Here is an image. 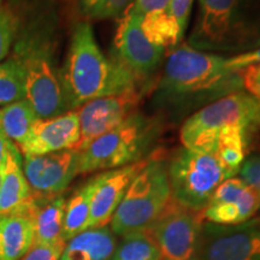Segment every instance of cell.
Instances as JSON below:
<instances>
[{"mask_svg":"<svg viewBox=\"0 0 260 260\" xmlns=\"http://www.w3.org/2000/svg\"><path fill=\"white\" fill-rule=\"evenodd\" d=\"M241 90V73L226 67V57L181 44L164 61L152 106L162 123L184 122L203 107Z\"/></svg>","mask_w":260,"mask_h":260,"instance_id":"cell-1","label":"cell"},{"mask_svg":"<svg viewBox=\"0 0 260 260\" xmlns=\"http://www.w3.org/2000/svg\"><path fill=\"white\" fill-rule=\"evenodd\" d=\"M60 80L69 111L98 98L140 89L125 67L104 54L88 21L75 25Z\"/></svg>","mask_w":260,"mask_h":260,"instance_id":"cell-2","label":"cell"},{"mask_svg":"<svg viewBox=\"0 0 260 260\" xmlns=\"http://www.w3.org/2000/svg\"><path fill=\"white\" fill-rule=\"evenodd\" d=\"M161 133L162 122L158 117L136 111L121 125L79 151V175L115 170L145 160Z\"/></svg>","mask_w":260,"mask_h":260,"instance_id":"cell-3","label":"cell"},{"mask_svg":"<svg viewBox=\"0 0 260 260\" xmlns=\"http://www.w3.org/2000/svg\"><path fill=\"white\" fill-rule=\"evenodd\" d=\"M260 125V100L245 90L224 96L182 123V146L193 151L214 154L223 136L233 133H252Z\"/></svg>","mask_w":260,"mask_h":260,"instance_id":"cell-4","label":"cell"},{"mask_svg":"<svg viewBox=\"0 0 260 260\" xmlns=\"http://www.w3.org/2000/svg\"><path fill=\"white\" fill-rule=\"evenodd\" d=\"M246 4L247 0H198L197 19L187 45L219 56L255 48Z\"/></svg>","mask_w":260,"mask_h":260,"instance_id":"cell-5","label":"cell"},{"mask_svg":"<svg viewBox=\"0 0 260 260\" xmlns=\"http://www.w3.org/2000/svg\"><path fill=\"white\" fill-rule=\"evenodd\" d=\"M170 201L168 160L153 154L130 183L113 213L110 229L116 236L147 230Z\"/></svg>","mask_w":260,"mask_h":260,"instance_id":"cell-6","label":"cell"},{"mask_svg":"<svg viewBox=\"0 0 260 260\" xmlns=\"http://www.w3.org/2000/svg\"><path fill=\"white\" fill-rule=\"evenodd\" d=\"M168 175L171 199L195 212H204L219 184L235 177L214 154L183 146L168 160Z\"/></svg>","mask_w":260,"mask_h":260,"instance_id":"cell-7","label":"cell"},{"mask_svg":"<svg viewBox=\"0 0 260 260\" xmlns=\"http://www.w3.org/2000/svg\"><path fill=\"white\" fill-rule=\"evenodd\" d=\"M17 57L24 68L25 100L38 118H51L69 111L60 74L52 61L50 45L40 40L25 41Z\"/></svg>","mask_w":260,"mask_h":260,"instance_id":"cell-8","label":"cell"},{"mask_svg":"<svg viewBox=\"0 0 260 260\" xmlns=\"http://www.w3.org/2000/svg\"><path fill=\"white\" fill-rule=\"evenodd\" d=\"M115 59L125 67L144 92L152 83L157 82L155 75L165 61L167 50L152 44L141 28V18L130 3L121 15L115 39Z\"/></svg>","mask_w":260,"mask_h":260,"instance_id":"cell-9","label":"cell"},{"mask_svg":"<svg viewBox=\"0 0 260 260\" xmlns=\"http://www.w3.org/2000/svg\"><path fill=\"white\" fill-rule=\"evenodd\" d=\"M203 225V212L186 209L171 199L147 232L164 260H193Z\"/></svg>","mask_w":260,"mask_h":260,"instance_id":"cell-10","label":"cell"},{"mask_svg":"<svg viewBox=\"0 0 260 260\" xmlns=\"http://www.w3.org/2000/svg\"><path fill=\"white\" fill-rule=\"evenodd\" d=\"M193 260H260V224L204 223Z\"/></svg>","mask_w":260,"mask_h":260,"instance_id":"cell-11","label":"cell"},{"mask_svg":"<svg viewBox=\"0 0 260 260\" xmlns=\"http://www.w3.org/2000/svg\"><path fill=\"white\" fill-rule=\"evenodd\" d=\"M144 93L135 89L118 95L98 98L79 107L81 139L77 151H82L90 142L121 125L138 111Z\"/></svg>","mask_w":260,"mask_h":260,"instance_id":"cell-12","label":"cell"},{"mask_svg":"<svg viewBox=\"0 0 260 260\" xmlns=\"http://www.w3.org/2000/svg\"><path fill=\"white\" fill-rule=\"evenodd\" d=\"M23 172L32 195H59L79 175V151L67 149L24 157Z\"/></svg>","mask_w":260,"mask_h":260,"instance_id":"cell-13","label":"cell"},{"mask_svg":"<svg viewBox=\"0 0 260 260\" xmlns=\"http://www.w3.org/2000/svg\"><path fill=\"white\" fill-rule=\"evenodd\" d=\"M260 207V194L240 177H230L219 184L205 207L204 219L219 225L248 222Z\"/></svg>","mask_w":260,"mask_h":260,"instance_id":"cell-14","label":"cell"},{"mask_svg":"<svg viewBox=\"0 0 260 260\" xmlns=\"http://www.w3.org/2000/svg\"><path fill=\"white\" fill-rule=\"evenodd\" d=\"M81 139L77 112L68 111L51 118L37 119L18 149L24 157L76 149Z\"/></svg>","mask_w":260,"mask_h":260,"instance_id":"cell-15","label":"cell"},{"mask_svg":"<svg viewBox=\"0 0 260 260\" xmlns=\"http://www.w3.org/2000/svg\"><path fill=\"white\" fill-rule=\"evenodd\" d=\"M146 161L147 159L99 174V181L90 203L87 230L106 226L111 222L113 213L121 204L126 189L140 170L145 167Z\"/></svg>","mask_w":260,"mask_h":260,"instance_id":"cell-16","label":"cell"},{"mask_svg":"<svg viewBox=\"0 0 260 260\" xmlns=\"http://www.w3.org/2000/svg\"><path fill=\"white\" fill-rule=\"evenodd\" d=\"M170 0H133L132 6L141 18V28L152 44L172 51L183 37L169 15Z\"/></svg>","mask_w":260,"mask_h":260,"instance_id":"cell-17","label":"cell"},{"mask_svg":"<svg viewBox=\"0 0 260 260\" xmlns=\"http://www.w3.org/2000/svg\"><path fill=\"white\" fill-rule=\"evenodd\" d=\"M65 205L67 199L63 194L53 197H37L31 194L25 201V207L34 225V243H54L63 240L61 232Z\"/></svg>","mask_w":260,"mask_h":260,"instance_id":"cell-18","label":"cell"},{"mask_svg":"<svg viewBox=\"0 0 260 260\" xmlns=\"http://www.w3.org/2000/svg\"><path fill=\"white\" fill-rule=\"evenodd\" d=\"M34 245V225L25 203L0 214V260H21Z\"/></svg>","mask_w":260,"mask_h":260,"instance_id":"cell-19","label":"cell"},{"mask_svg":"<svg viewBox=\"0 0 260 260\" xmlns=\"http://www.w3.org/2000/svg\"><path fill=\"white\" fill-rule=\"evenodd\" d=\"M116 246L110 226L88 229L67 242L59 260H111Z\"/></svg>","mask_w":260,"mask_h":260,"instance_id":"cell-20","label":"cell"},{"mask_svg":"<svg viewBox=\"0 0 260 260\" xmlns=\"http://www.w3.org/2000/svg\"><path fill=\"white\" fill-rule=\"evenodd\" d=\"M31 197L27 178L21 162V153L17 145L12 142L5 161L3 184L0 188V214L18 209Z\"/></svg>","mask_w":260,"mask_h":260,"instance_id":"cell-21","label":"cell"},{"mask_svg":"<svg viewBox=\"0 0 260 260\" xmlns=\"http://www.w3.org/2000/svg\"><path fill=\"white\" fill-rule=\"evenodd\" d=\"M99 181V175L90 178L88 182L75 190L65 205V214L61 239L69 241L79 234L86 232L89 219L90 203L95 187Z\"/></svg>","mask_w":260,"mask_h":260,"instance_id":"cell-22","label":"cell"},{"mask_svg":"<svg viewBox=\"0 0 260 260\" xmlns=\"http://www.w3.org/2000/svg\"><path fill=\"white\" fill-rule=\"evenodd\" d=\"M37 119L34 110L25 99L10 104L0 110V134L19 146Z\"/></svg>","mask_w":260,"mask_h":260,"instance_id":"cell-23","label":"cell"},{"mask_svg":"<svg viewBox=\"0 0 260 260\" xmlns=\"http://www.w3.org/2000/svg\"><path fill=\"white\" fill-rule=\"evenodd\" d=\"M121 237L111 260H164L147 230L128 233Z\"/></svg>","mask_w":260,"mask_h":260,"instance_id":"cell-24","label":"cell"},{"mask_svg":"<svg viewBox=\"0 0 260 260\" xmlns=\"http://www.w3.org/2000/svg\"><path fill=\"white\" fill-rule=\"evenodd\" d=\"M25 99V74L17 56L0 63V105Z\"/></svg>","mask_w":260,"mask_h":260,"instance_id":"cell-25","label":"cell"},{"mask_svg":"<svg viewBox=\"0 0 260 260\" xmlns=\"http://www.w3.org/2000/svg\"><path fill=\"white\" fill-rule=\"evenodd\" d=\"M132 0H79L81 14L92 21L121 17Z\"/></svg>","mask_w":260,"mask_h":260,"instance_id":"cell-26","label":"cell"},{"mask_svg":"<svg viewBox=\"0 0 260 260\" xmlns=\"http://www.w3.org/2000/svg\"><path fill=\"white\" fill-rule=\"evenodd\" d=\"M18 28V16L10 5H0V61L8 56Z\"/></svg>","mask_w":260,"mask_h":260,"instance_id":"cell-27","label":"cell"},{"mask_svg":"<svg viewBox=\"0 0 260 260\" xmlns=\"http://www.w3.org/2000/svg\"><path fill=\"white\" fill-rule=\"evenodd\" d=\"M65 245L64 240L54 243H34L21 260H59Z\"/></svg>","mask_w":260,"mask_h":260,"instance_id":"cell-28","label":"cell"},{"mask_svg":"<svg viewBox=\"0 0 260 260\" xmlns=\"http://www.w3.org/2000/svg\"><path fill=\"white\" fill-rule=\"evenodd\" d=\"M193 5L194 0H170L169 4V15L183 38L189 24Z\"/></svg>","mask_w":260,"mask_h":260,"instance_id":"cell-29","label":"cell"},{"mask_svg":"<svg viewBox=\"0 0 260 260\" xmlns=\"http://www.w3.org/2000/svg\"><path fill=\"white\" fill-rule=\"evenodd\" d=\"M240 178L260 194V154L245 159L239 170Z\"/></svg>","mask_w":260,"mask_h":260,"instance_id":"cell-30","label":"cell"},{"mask_svg":"<svg viewBox=\"0 0 260 260\" xmlns=\"http://www.w3.org/2000/svg\"><path fill=\"white\" fill-rule=\"evenodd\" d=\"M258 63H260V45L253 50L243 52V53L226 57V67L236 73H241L246 68Z\"/></svg>","mask_w":260,"mask_h":260,"instance_id":"cell-31","label":"cell"},{"mask_svg":"<svg viewBox=\"0 0 260 260\" xmlns=\"http://www.w3.org/2000/svg\"><path fill=\"white\" fill-rule=\"evenodd\" d=\"M243 90L260 100V63L241 71Z\"/></svg>","mask_w":260,"mask_h":260,"instance_id":"cell-32","label":"cell"},{"mask_svg":"<svg viewBox=\"0 0 260 260\" xmlns=\"http://www.w3.org/2000/svg\"><path fill=\"white\" fill-rule=\"evenodd\" d=\"M11 145L12 141H10L4 135L0 134V165H5L6 157H8L10 146Z\"/></svg>","mask_w":260,"mask_h":260,"instance_id":"cell-33","label":"cell"},{"mask_svg":"<svg viewBox=\"0 0 260 260\" xmlns=\"http://www.w3.org/2000/svg\"><path fill=\"white\" fill-rule=\"evenodd\" d=\"M4 171H5V165H0V188H2L3 178H4Z\"/></svg>","mask_w":260,"mask_h":260,"instance_id":"cell-34","label":"cell"},{"mask_svg":"<svg viewBox=\"0 0 260 260\" xmlns=\"http://www.w3.org/2000/svg\"><path fill=\"white\" fill-rule=\"evenodd\" d=\"M2 3H3V0H0V5H2Z\"/></svg>","mask_w":260,"mask_h":260,"instance_id":"cell-35","label":"cell"}]
</instances>
